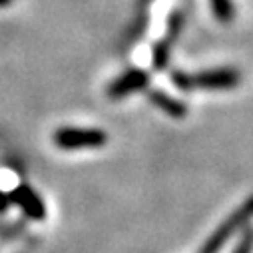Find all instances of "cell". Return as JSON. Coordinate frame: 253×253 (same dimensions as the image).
I'll return each mask as SVG.
<instances>
[{
    "label": "cell",
    "instance_id": "6da1fadb",
    "mask_svg": "<svg viewBox=\"0 0 253 253\" xmlns=\"http://www.w3.org/2000/svg\"><path fill=\"white\" fill-rule=\"evenodd\" d=\"M253 221V196L243 200L235 211H231L206 239V243L198 249V253H221V249L227 245L229 239H233L245 225Z\"/></svg>",
    "mask_w": 253,
    "mask_h": 253
},
{
    "label": "cell",
    "instance_id": "7a4b0ae2",
    "mask_svg": "<svg viewBox=\"0 0 253 253\" xmlns=\"http://www.w3.org/2000/svg\"><path fill=\"white\" fill-rule=\"evenodd\" d=\"M110 136L100 128H74L62 126L52 134V144L64 152H82V150H100L108 144Z\"/></svg>",
    "mask_w": 253,
    "mask_h": 253
},
{
    "label": "cell",
    "instance_id": "3957f363",
    "mask_svg": "<svg viewBox=\"0 0 253 253\" xmlns=\"http://www.w3.org/2000/svg\"><path fill=\"white\" fill-rule=\"evenodd\" d=\"M150 86V74L144 68H130L124 74H120L118 78H114L108 88L106 94L110 100H124L136 92H142Z\"/></svg>",
    "mask_w": 253,
    "mask_h": 253
},
{
    "label": "cell",
    "instance_id": "277c9868",
    "mask_svg": "<svg viewBox=\"0 0 253 253\" xmlns=\"http://www.w3.org/2000/svg\"><path fill=\"white\" fill-rule=\"evenodd\" d=\"M8 200H10V206H16L28 219H32V221L46 219V204L32 185L18 183L8 194Z\"/></svg>",
    "mask_w": 253,
    "mask_h": 253
},
{
    "label": "cell",
    "instance_id": "5b68a950",
    "mask_svg": "<svg viewBox=\"0 0 253 253\" xmlns=\"http://www.w3.org/2000/svg\"><path fill=\"white\" fill-rule=\"evenodd\" d=\"M241 82V74L235 68H213L194 76V86L202 90H233Z\"/></svg>",
    "mask_w": 253,
    "mask_h": 253
},
{
    "label": "cell",
    "instance_id": "8992f818",
    "mask_svg": "<svg viewBox=\"0 0 253 253\" xmlns=\"http://www.w3.org/2000/svg\"><path fill=\"white\" fill-rule=\"evenodd\" d=\"M148 102L152 106H156L162 114H166L171 120H183V118H187V106L181 100L169 96L168 92H164L160 88L148 90Z\"/></svg>",
    "mask_w": 253,
    "mask_h": 253
},
{
    "label": "cell",
    "instance_id": "52a82bcc",
    "mask_svg": "<svg viewBox=\"0 0 253 253\" xmlns=\"http://www.w3.org/2000/svg\"><path fill=\"white\" fill-rule=\"evenodd\" d=\"M229 253H253V225H245L237 233V241Z\"/></svg>",
    "mask_w": 253,
    "mask_h": 253
},
{
    "label": "cell",
    "instance_id": "ba28073f",
    "mask_svg": "<svg viewBox=\"0 0 253 253\" xmlns=\"http://www.w3.org/2000/svg\"><path fill=\"white\" fill-rule=\"evenodd\" d=\"M171 84H173L175 88H179L181 92H192V90H196V86H194V76H192V74H185V72H179V70L171 72Z\"/></svg>",
    "mask_w": 253,
    "mask_h": 253
},
{
    "label": "cell",
    "instance_id": "9c48e42d",
    "mask_svg": "<svg viewBox=\"0 0 253 253\" xmlns=\"http://www.w3.org/2000/svg\"><path fill=\"white\" fill-rule=\"evenodd\" d=\"M10 208V200H8V194L0 189V213H6Z\"/></svg>",
    "mask_w": 253,
    "mask_h": 253
}]
</instances>
